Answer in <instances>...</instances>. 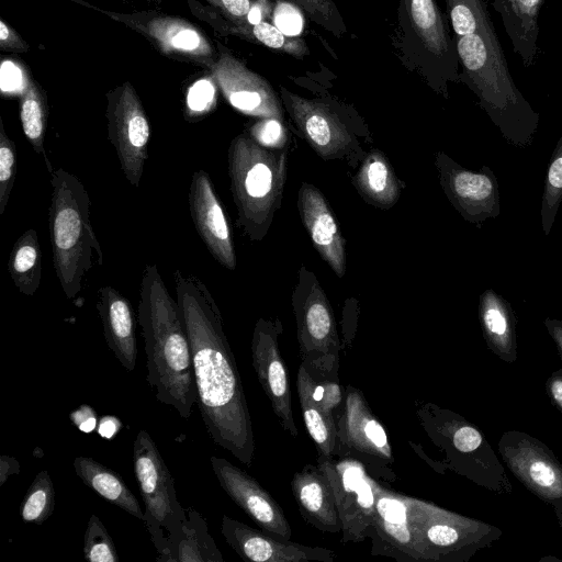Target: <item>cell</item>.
<instances>
[{
  "label": "cell",
  "instance_id": "1",
  "mask_svg": "<svg viewBox=\"0 0 562 562\" xmlns=\"http://www.w3.org/2000/svg\"><path fill=\"white\" fill-rule=\"evenodd\" d=\"M173 282L206 430L216 445L250 467L255 453L251 417L221 311L198 277L177 269Z\"/></svg>",
  "mask_w": 562,
  "mask_h": 562
},
{
  "label": "cell",
  "instance_id": "2",
  "mask_svg": "<svg viewBox=\"0 0 562 562\" xmlns=\"http://www.w3.org/2000/svg\"><path fill=\"white\" fill-rule=\"evenodd\" d=\"M137 312L145 342L147 381L160 403L188 418L196 404L191 348L178 303L156 265L144 268Z\"/></svg>",
  "mask_w": 562,
  "mask_h": 562
},
{
  "label": "cell",
  "instance_id": "3",
  "mask_svg": "<svg viewBox=\"0 0 562 562\" xmlns=\"http://www.w3.org/2000/svg\"><path fill=\"white\" fill-rule=\"evenodd\" d=\"M48 227L53 265L61 290L72 300L81 292L93 255L99 266L103 254L91 225V201L80 179L64 168L50 173Z\"/></svg>",
  "mask_w": 562,
  "mask_h": 562
},
{
  "label": "cell",
  "instance_id": "4",
  "mask_svg": "<svg viewBox=\"0 0 562 562\" xmlns=\"http://www.w3.org/2000/svg\"><path fill=\"white\" fill-rule=\"evenodd\" d=\"M288 150L266 148L248 132L228 147L231 191L237 225L251 241H261L281 205L286 181Z\"/></svg>",
  "mask_w": 562,
  "mask_h": 562
},
{
  "label": "cell",
  "instance_id": "5",
  "mask_svg": "<svg viewBox=\"0 0 562 562\" xmlns=\"http://www.w3.org/2000/svg\"><path fill=\"white\" fill-rule=\"evenodd\" d=\"M454 40L461 65L459 78L477 95L481 106L508 137L530 135L538 116L516 87L502 45L480 34Z\"/></svg>",
  "mask_w": 562,
  "mask_h": 562
},
{
  "label": "cell",
  "instance_id": "6",
  "mask_svg": "<svg viewBox=\"0 0 562 562\" xmlns=\"http://www.w3.org/2000/svg\"><path fill=\"white\" fill-rule=\"evenodd\" d=\"M397 46L407 66L438 93L447 95L459 78V56L436 0H400Z\"/></svg>",
  "mask_w": 562,
  "mask_h": 562
},
{
  "label": "cell",
  "instance_id": "7",
  "mask_svg": "<svg viewBox=\"0 0 562 562\" xmlns=\"http://www.w3.org/2000/svg\"><path fill=\"white\" fill-rule=\"evenodd\" d=\"M133 468L145 506L144 522L157 550V561L173 562L187 510L177 497L173 479L157 445L146 430H139L134 440Z\"/></svg>",
  "mask_w": 562,
  "mask_h": 562
},
{
  "label": "cell",
  "instance_id": "8",
  "mask_svg": "<svg viewBox=\"0 0 562 562\" xmlns=\"http://www.w3.org/2000/svg\"><path fill=\"white\" fill-rule=\"evenodd\" d=\"M299 352L316 380L338 381L341 345L334 311L314 272L301 266L292 294Z\"/></svg>",
  "mask_w": 562,
  "mask_h": 562
},
{
  "label": "cell",
  "instance_id": "9",
  "mask_svg": "<svg viewBox=\"0 0 562 562\" xmlns=\"http://www.w3.org/2000/svg\"><path fill=\"white\" fill-rule=\"evenodd\" d=\"M106 100L108 138L126 180L137 189L148 159L150 123L136 90L128 81L108 92Z\"/></svg>",
  "mask_w": 562,
  "mask_h": 562
},
{
  "label": "cell",
  "instance_id": "10",
  "mask_svg": "<svg viewBox=\"0 0 562 562\" xmlns=\"http://www.w3.org/2000/svg\"><path fill=\"white\" fill-rule=\"evenodd\" d=\"M280 99L296 130L324 160L345 159L356 165L364 158L352 131L327 104L280 87Z\"/></svg>",
  "mask_w": 562,
  "mask_h": 562
},
{
  "label": "cell",
  "instance_id": "11",
  "mask_svg": "<svg viewBox=\"0 0 562 562\" xmlns=\"http://www.w3.org/2000/svg\"><path fill=\"white\" fill-rule=\"evenodd\" d=\"M317 458V467L327 476L334 492L341 521V542H360L371 536L374 517L373 479L367 474L363 463L351 457Z\"/></svg>",
  "mask_w": 562,
  "mask_h": 562
},
{
  "label": "cell",
  "instance_id": "12",
  "mask_svg": "<svg viewBox=\"0 0 562 562\" xmlns=\"http://www.w3.org/2000/svg\"><path fill=\"white\" fill-rule=\"evenodd\" d=\"M94 9L140 33L164 55L206 68L217 58L206 34L186 19L155 11L117 13Z\"/></svg>",
  "mask_w": 562,
  "mask_h": 562
},
{
  "label": "cell",
  "instance_id": "13",
  "mask_svg": "<svg viewBox=\"0 0 562 562\" xmlns=\"http://www.w3.org/2000/svg\"><path fill=\"white\" fill-rule=\"evenodd\" d=\"M338 457H351L363 461L374 472L384 476L394 457L382 424L372 413L362 392L352 385L346 387L342 413L337 422Z\"/></svg>",
  "mask_w": 562,
  "mask_h": 562
},
{
  "label": "cell",
  "instance_id": "14",
  "mask_svg": "<svg viewBox=\"0 0 562 562\" xmlns=\"http://www.w3.org/2000/svg\"><path fill=\"white\" fill-rule=\"evenodd\" d=\"M282 334L280 319L259 318L251 338V361L258 381L261 384L272 409L283 430L297 437L288 369L279 348Z\"/></svg>",
  "mask_w": 562,
  "mask_h": 562
},
{
  "label": "cell",
  "instance_id": "15",
  "mask_svg": "<svg viewBox=\"0 0 562 562\" xmlns=\"http://www.w3.org/2000/svg\"><path fill=\"white\" fill-rule=\"evenodd\" d=\"M209 69L224 98L234 109L246 115L283 122L282 102L272 86L231 52L220 46L217 58Z\"/></svg>",
  "mask_w": 562,
  "mask_h": 562
},
{
  "label": "cell",
  "instance_id": "16",
  "mask_svg": "<svg viewBox=\"0 0 562 562\" xmlns=\"http://www.w3.org/2000/svg\"><path fill=\"white\" fill-rule=\"evenodd\" d=\"M188 202L195 231L209 252L221 266L234 270L237 259L232 229L212 179L205 170L193 172Z\"/></svg>",
  "mask_w": 562,
  "mask_h": 562
},
{
  "label": "cell",
  "instance_id": "17",
  "mask_svg": "<svg viewBox=\"0 0 562 562\" xmlns=\"http://www.w3.org/2000/svg\"><path fill=\"white\" fill-rule=\"evenodd\" d=\"M211 465L221 487L260 529L283 539L291 538L284 510L258 481L224 458L211 457Z\"/></svg>",
  "mask_w": 562,
  "mask_h": 562
},
{
  "label": "cell",
  "instance_id": "18",
  "mask_svg": "<svg viewBox=\"0 0 562 562\" xmlns=\"http://www.w3.org/2000/svg\"><path fill=\"white\" fill-rule=\"evenodd\" d=\"M221 532L231 548L245 561L252 562H333L336 553L323 547H310L222 517Z\"/></svg>",
  "mask_w": 562,
  "mask_h": 562
},
{
  "label": "cell",
  "instance_id": "19",
  "mask_svg": "<svg viewBox=\"0 0 562 562\" xmlns=\"http://www.w3.org/2000/svg\"><path fill=\"white\" fill-rule=\"evenodd\" d=\"M436 165L445 193L464 218L480 224L499 214L497 182L491 171L463 169L442 153H438Z\"/></svg>",
  "mask_w": 562,
  "mask_h": 562
},
{
  "label": "cell",
  "instance_id": "20",
  "mask_svg": "<svg viewBox=\"0 0 562 562\" xmlns=\"http://www.w3.org/2000/svg\"><path fill=\"white\" fill-rule=\"evenodd\" d=\"M297 209L314 248L336 276L342 278L347 268L346 240L325 196L315 186L303 182Z\"/></svg>",
  "mask_w": 562,
  "mask_h": 562
},
{
  "label": "cell",
  "instance_id": "21",
  "mask_svg": "<svg viewBox=\"0 0 562 562\" xmlns=\"http://www.w3.org/2000/svg\"><path fill=\"white\" fill-rule=\"evenodd\" d=\"M374 517L371 537L372 554L415 561L408 526L407 496L389 490L373 480Z\"/></svg>",
  "mask_w": 562,
  "mask_h": 562
},
{
  "label": "cell",
  "instance_id": "22",
  "mask_svg": "<svg viewBox=\"0 0 562 562\" xmlns=\"http://www.w3.org/2000/svg\"><path fill=\"white\" fill-rule=\"evenodd\" d=\"M97 311L109 348L120 363L133 371L137 358L135 313L130 301L111 285L97 291Z\"/></svg>",
  "mask_w": 562,
  "mask_h": 562
},
{
  "label": "cell",
  "instance_id": "23",
  "mask_svg": "<svg viewBox=\"0 0 562 562\" xmlns=\"http://www.w3.org/2000/svg\"><path fill=\"white\" fill-rule=\"evenodd\" d=\"M291 488L302 517L316 529L337 533L341 530L333 487L324 472L306 464L294 473Z\"/></svg>",
  "mask_w": 562,
  "mask_h": 562
},
{
  "label": "cell",
  "instance_id": "24",
  "mask_svg": "<svg viewBox=\"0 0 562 562\" xmlns=\"http://www.w3.org/2000/svg\"><path fill=\"white\" fill-rule=\"evenodd\" d=\"M187 1L193 14L210 24L222 35L237 36L296 58H303L310 54L303 38L300 36H289L267 21L256 24L241 20L231 21L211 5L201 4L196 0Z\"/></svg>",
  "mask_w": 562,
  "mask_h": 562
},
{
  "label": "cell",
  "instance_id": "25",
  "mask_svg": "<svg viewBox=\"0 0 562 562\" xmlns=\"http://www.w3.org/2000/svg\"><path fill=\"white\" fill-rule=\"evenodd\" d=\"M502 19L514 52L525 68L538 55L539 13L544 0H487Z\"/></svg>",
  "mask_w": 562,
  "mask_h": 562
},
{
  "label": "cell",
  "instance_id": "26",
  "mask_svg": "<svg viewBox=\"0 0 562 562\" xmlns=\"http://www.w3.org/2000/svg\"><path fill=\"white\" fill-rule=\"evenodd\" d=\"M315 379L301 363L296 390L307 432L316 445L318 456L334 457L338 451L337 423L334 413L326 411L314 396Z\"/></svg>",
  "mask_w": 562,
  "mask_h": 562
},
{
  "label": "cell",
  "instance_id": "27",
  "mask_svg": "<svg viewBox=\"0 0 562 562\" xmlns=\"http://www.w3.org/2000/svg\"><path fill=\"white\" fill-rule=\"evenodd\" d=\"M352 182L369 204L390 209L401 195V184L386 156L373 149L364 156Z\"/></svg>",
  "mask_w": 562,
  "mask_h": 562
},
{
  "label": "cell",
  "instance_id": "28",
  "mask_svg": "<svg viewBox=\"0 0 562 562\" xmlns=\"http://www.w3.org/2000/svg\"><path fill=\"white\" fill-rule=\"evenodd\" d=\"M74 469L86 486L106 502L120 507L137 519L145 521L144 512L136 496L121 475L91 457H76Z\"/></svg>",
  "mask_w": 562,
  "mask_h": 562
},
{
  "label": "cell",
  "instance_id": "29",
  "mask_svg": "<svg viewBox=\"0 0 562 562\" xmlns=\"http://www.w3.org/2000/svg\"><path fill=\"white\" fill-rule=\"evenodd\" d=\"M506 459L535 493L546 498L562 496V469L542 450L529 443L520 445L516 451L508 452Z\"/></svg>",
  "mask_w": 562,
  "mask_h": 562
},
{
  "label": "cell",
  "instance_id": "30",
  "mask_svg": "<svg viewBox=\"0 0 562 562\" xmlns=\"http://www.w3.org/2000/svg\"><path fill=\"white\" fill-rule=\"evenodd\" d=\"M8 271L22 294H35L42 279V250L35 229H26L14 243L8 260Z\"/></svg>",
  "mask_w": 562,
  "mask_h": 562
},
{
  "label": "cell",
  "instance_id": "31",
  "mask_svg": "<svg viewBox=\"0 0 562 562\" xmlns=\"http://www.w3.org/2000/svg\"><path fill=\"white\" fill-rule=\"evenodd\" d=\"M173 562H224V558L209 533L205 519L192 507L175 552Z\"/></svg>",
  "mask_w": 562,
  "mask_h": 562
},
{
  "label": "cell",
  "instance_id": "32",
  "mask_svg": "<svg viewBox=\"0 0 562 562\" xmlns=\"http://www.w3.org/2000/svg\"><path fill=\"white\" fill-rule=\"evenodd\" d=\"M20 120L24 136L32 145L34 151L44 158L46 167L52 173L54 170L45 150L47 122L46 95L33 80H29L25 90L20 94Z\"/></svg>",
  "mask_w": 562,
  "mask_h": 562
},
{
  "label": "cell",
  "instance_id": "33",
  "mask_svg": "<svg viewBox=\"0 0 562 562\" xmlns=\"http://www.w3.org/2000/svg\"><path fill=\"white\" fill-rule=\"evenodd\" d=\"M456 36L480 34L501 45L484 0H446Z\"/></svg>",
  "mask_w": 562,
  "mask_h": 562
},
{
  "label": "cell",
  "instance_id": "34",
  "mask_svg": "<svg viewBox=\"0 0 562 562\" xmlns=\"http://www.w3.org/2000/svg\"><path fill=\"white\" fill-rule=\"evenodd\" d=\"M480 310L484 331L490 341L498 350L508 352L513 345V329L507 305L493 291H486L481 296Z\"/></svg>",
  "mask_w": 562,
  "mask_h": 562
},
{
  "label": "cell",
  "instance_id": "35",
  "mask_svg": "<svg viewBox=\"0 0 562 562\" xmlns=\"http://www.w3.org/2000/svg\"><path fill=\"white\" fill-rule=\"evenodd\" d=\"M55 508V490L46 470L40 471L20 506V515L24 522L41 525L47 520Z\"/></svg>",
  "mask_w": 562,
  "mask_h": 562
},
{
  "label": "cell",
  "instance_id": "36",
  "mask_svg": "<svg viewBox=\"0 0 562 562\" xmlns=\"http://www.w3.org/2000/svg\"><path fill=\"white\" fill-rule=\"evenodd\" d=\"M83 557L90 562H117L115 544L100 518L92 514L83 537Z\"/></svg>",
  "mask_w": 562,
  "mask_h": 562
},
{
  "label": "cell",
  "instance_id": "37",
  "mask_svg": "<svg viewBox=\"0 0 562 562\" xmlns=\"http://www.w3.org/2000/svg\"><path fill=\"white\" fill-rule=\"evenodd\" d=\"M304 11L317 25L336 37L347 33V25L334 0H286Z\"/></svg>",
  "mask_w": 562,
  "mask_h": 562
},
{
  "label": "cell",
  "instance_id": "38",
  "mask_svg": "<svg viewBox=\"0 0 562 562\" xmlns=\"http://www.w3.org/2000/svg\"><path fill=\"white\" fill-rule=\"evenodd\" d=\"M562 199V137L549 167L546 192L542 203V223L546 234L549 233L559 202Z\"/></svg>",
  "mask_w": 562,
  "mask_h": 562
},
{
  "label": "cell",
  "instance_id": "39",
  "mask_svg": "<svg viewBox=\"0 0 562 562\" xmlns=\"http://www.w3.org/2000/svg\"><path fill=\"white\" fill-rule=\"evenodd\" d=\"M16 158L15 144L5 133L0 117V215L5 211L14 184Z\"/></svg>",
  "mask_w": 562,
  "mask_h": 562
},
{
  "label": "cell",
  "instance_id": "40",
  "mask_svg": "<svg viewBox=\"0 0 562 562\" xmlns=\"http://www.w3.org/2000/svg\"><path fill=\"white\" fill-rule=\"evenodd\" d=\"M247 132L258 144L266 148L283 149L288 145V131L283 122L278 119H260Z\"/></svg>",
  "mask_w": 562,
  "mask_h": 562
},
{
  "label": "cell",
  "instance_id": "41",
  "mask_svg": "<svg viewBox=\"0 0 562 562\" xmlns=\"http://www.w3.org/2000/svg\"><path fill=\"white\" fill-rule=\"evenodd\" d=\"M216 82L211 78L196 81L189 90L187 97L188 115L194 117L212 110L216 100Z\"/></svg>",
  "mask_w": 562,
  "mask_h": 562
},
{
  "label": "cell",
  "instance_id": "42",
  "mask_svg": "<svg viewBox=\"0 0 562 562\" xmlns=\"http://www.w3.org/2000/svg\"><path fill=\"white\" fill-rule=\"evenodd\" d=\"M273 25L289 36H300L304 27L302 10L286 0H278L272 12Z\"/></svg>",
  "mask_w": 562,
  "mask_h": 562
},
{
  "label": "cell",
  "instance_id": "43",
  "mask_svg": "<svg viewBox=\"0 0 562 562\" xmlns=\"http://www.w3.org/2000/svg\"><path fill=\"white\" fill-rule=\"evenodd\" d=\"M314 396L326 411L334 413L342 397L338 381L315 379Z\"/></svg>",
  "mask_w": 562,
  "mask_h": 562
},
{
  "label": "cell",
  "instance_id": "44",
  "mask_svg": "<svg viewBox=\"0 0 562 562\" xmlns=\"http://www.w3.org/2000/svg\"><path fill=\"white\" fill-rule=\"evenodd\" d=\"M223 16L231 21H244L251 8L252 0H205Z\"/></svg>",
  "mask_w": 562,
  "mask_h": 562
},
{
  "label": "cell",
  "instance_id": "45",
  "mask_svg": "<svg viewBox=\"0 0 562 562\" xmlns=\"http://www.w3.org/2000/svg\"><path fill=\"white\" fill-rule=\"evenodd\" d=\"M482 435L471 426H462L453 434V446L461 452H471L482 443Z\"/></svg>",
  "mask_w": 562,
  "mask_h": 562
},
{
  "label": "cell",
  "instance_id": "46",
  "mask_svg": "<svg viewBox=\"0 0 562 562\" xmlns=\"http://www.w3.org/2000/svg\"><path fill=\"white\" fill-rule=\"evenodd\" d=\"M0 48L3 52L25 53L29 44L3 20L0 21Z\"/></svg>",
  "mask_w": 562,
  "mask_h": 562
},
{
  "label": "cell",
  "instance_id": "47",
  "mask_svg": "<svg viewBox=\"0 0 562 562\" xmlns=\"http://www.w3.org/2000/svg\"><path fill=\"white\" fill-rule=\"evenodd\" d=\"M71 423L82 432H91L98 426L97 414L89 405H81L69 414Z\"/></svg>",
  "mask_w": 562,
  "mask_h": 562
},
{
  "label": "cell",
  "instance_id": "48",
  "mask_svg": "<svg viewBox=\"0 0 562 562\" xmlns=\"http://www.w3.org/2000/svg\"><path fill=\"white\" fill-rule=\"evenodd\" d=\"M272 3L269 0H255L244 21L251 24L260 23L272 16Z\"/></svg>",
  "mask_w": 562,
  "mask_h": 562
},
{
  "label": "cell",
  "instance_id": "49",
  "mask_svg": "<svg viewBox=\"0 0 562 562\" xmlns=\"http://www.w3.org/2000/svg\"><path fill=\"white\" fill-rule=\"evenodd\" d=\"M20 472L19 461L10 456L0 457V485H3L10 475Z\"/></svg>",
  "mask_w": 562,
  "mask_h": 562
},
{
  "label": "cell",
  "instance_id": "50",
  "mask_svg": "<svg viewBox=\"0 0 562 562\" xmlns=\"http://www.w3.org/2000/svg\"><path fill=\"white\" fill-rule=\"evenodd\" d=\"M121 428V423L112 416L102 417L97 426L98 432L104 438H112Z\"/></svg>",
  "mask_w": 562,
  "mask_h": 562
},
{
  "label": "cell",
  "instance_id": "51",
  "mask_svg": "<svg viewBox=\"0 0 562 562\" xmlns=\"http://www.w3.org/2000/svg\"><path fill=\"white\" fill-rule=\"evenodd\" d=\"M549 391L553 401L562 408V378H552L549 382Z\"/></svg>",
  "mask_w": 562,
  "mask_h": 562
},
{
  "label": "cell",
  "instance_id": "52",
  "mask_svg": "<svg viewBox=\"0 0 562 562\" xmlns=\"http://www.w3.org/2000/svg\"><path fill=\"white\" fill-rule=\"evenodd\" d=\"M549 328L562 351V324L552 322L551 325H549Z\"/></svg>",
  "mask_w": 562,
  "mask_h": 562
},
{
  "label": "cell",
  "instance_id": "53",
  "mask_svg": "<svg viewBox=\"0 0 562 562\" xmlns=\"http://www.w3.org/2000/svg\"><path fill=\"white\" fill-rule=\"evenodd\" d=\"M148 1H153V2H156V3H160L161 0H148Z\"/></svg>",
  "mask_w": 562,
  "mask_h": 562
}]
</instances>
